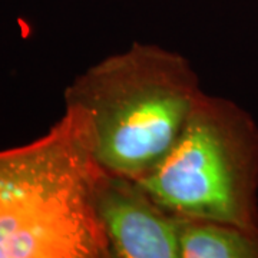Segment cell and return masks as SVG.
<instances>
[{
	"label": "cell",
	"instance_id": "1",
	"mask_svg": "<svg viewBox=\"0 0 258 258\" xmlns=\"http://www.w3.org/2000/svg\"><path fill=\"white\" fill-rule=\"evenodd\" d=\"M203 95L186 57L134 43L72 83L66 115L98 169L138 179L168 154Z\"/></svg>",
	"mask_w": 258,
	"mask_h": 258
},
{
	"label": "cell",
	"instance_id": "4",
	"mask_svg": "<svg viewBox=\"0 0 258 258\" xmlns=\"http://www.w3.org/2000/svg\"><path fill=\"white\" fill-rule=\"evenodd\" d=\"M93 207L116 258H179L184 220L159 207L135 179L98 171Z\"/></svg>",
	"mask_w": 258,
	"mask_h": 258
},
{
	"label": "cell",
	"instance_id": "5",
	"mask_svg": "<svg viewBox=\"0 0 258 258\" xmlns=\"http://www.w3.org/2000/svg\"><path fill=\"white\" fill-rule=\"evenodd\" d=\"M179 258H258V232L221 222L184 220Z\"/></svg>",
	"mask_w": 258,
	"mask_h": 258
},
{
	"label": "cell",
	"instance_id": "3",
	"mask_svg": "<svg viewBox=\"0 0 258 258\" xmlns=\"http://www.w3.org/2000/svg\"><path fill=\"white\" fill-rule=\"evenodd\" d=\"M135 181L179 220L258 232V125L237 103L204 93L168 154Z\"/></svg>",
	"mask_w": 258,
	"mask_h": 258
},
{
	"label": "cell",
	"instance_id": "2",
	"mask_svg": "<svg viewBox=\"0 0 258 258\" xmlns=\"http://www.w3.org/2000/svg\"><path fill=\"white\" fill-rule=\"evenodd\" d=\"M98 171L66 113L45 137L0 151V258L109 257Z\"/></svg>",
	"mask_w": 258,
	"mask_h": 258
}]
</instances>
